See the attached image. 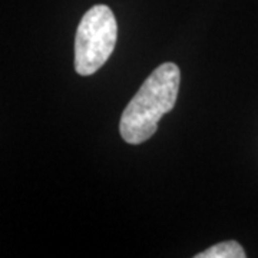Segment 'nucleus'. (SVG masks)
I'll use <instances>...</instances> for the list:
<instances>
[{"instance_id":"nucleus-1","label":"nucleus","mask_w":258,"mask_h":258,"mask_svg":"<svg viewBox=\"0 0 258 258\" xmlns=\"http://www.w3.org/2000/svg\"><path fill=\"white\" fill-rule=\"evenodd\" d=\"M179 81V69L171 62L148 76L120 118L119 132L128 144L139 145L157 132L158 122L175 106Z\"/></svg>"},{"instance_id":"nucleus-2","label":"nucleus","mask_w":258,"mask_h":258,"mask_svg":"<svg viewBox=\"0 0 258 258\" xmlns=\"http://www.w3.org/2000/svg\"><path fill=\"white\" fill-rule=\"evenodd\" d=\"M118 39V25L112 10L96 5L85 13L75 39V69L89 76L101 69L112 55Z\"/></svg>"},{"instance_id":"nucleus-3","label":"nucleus","mask_w":258,"mask_h":258,"mask_svg":"<svg viewBox=\"0 0 258 258\" xmlns=\"http://www.w3.org/2000/svg\"><path fill=\"white\" fill-rule=\"evenodd\" d=\"M197 258H245V252L237 241H225L205 249Z\"/></svg>"}]
</instances>
